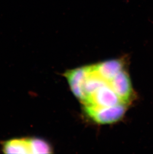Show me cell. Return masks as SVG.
Here are the masks:
<instances>
[{
    "mask_svg": "<svg viewBox=\"0 0 153 154\" xmlns=\"http://www.w3.org/2000/svg\"><path fill=\"white\" fill-rule=\"evenodd\" d=\"M2 150L5 154H32L31 138H16L5 141Z\"/></svg>",
    "mask_w": 153,
    "mask_h": 154,
    "instance_id": "2",
    "label": "cell"
},
{
    "mask_svg": "<svg viewBox=\"0 0 153 154\" xmlns=\"http://www.w3.org/2000/svg\"><path fill=\"white\" fill-rule=\"evenodd\" d=\"M32 154H49L52 153V148L44 140L31 138Z\"/></svg>",
    "mask_w": 153,
    "mask_h": 154,
    "instance_id": "3",
    "label": "cell"
},
{
    "mask_svg": "<svg viewBox=\"0 0 153 154\" xmlns=\"http://www.w3.org/2000/svg\"><path fill=\"white\" fill-rule=\"evenodd\" d=\"M128 108L126 105L108 108L88 115L93 121L100 124H109L118 122L123 118Z\"/></svg>",
    "mask_w": 153,
    "mask_h": 154,
    "instance_id": "1",
    "label": "cell"
}]
</instances>
